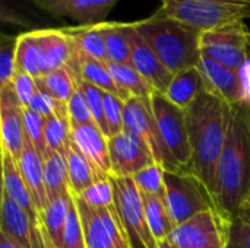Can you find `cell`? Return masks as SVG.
Returning a JSON list of instances; mask_svg holds the SVG:
<instances>
[{
	"label": "cell",
	"instance_id": "6da1fadb",
	"mask_svg": "<svg viewBox=\"0 0 250 248\" xmlns=\"http://www.w3.org/2000/svg\"><path fill=\"white\" fill-rule=\"evenodd\" d=\"M217 178V210L233 221L250 202V96L230 105Z\"/></svg>",
	"mask_w": 250,
	"mask_h": 248
},
{
	"label": "cell",
	"instance_id": "7a4b0ae2",
	"mask_svg": "<svg viewBox=\"0 0 250 248\" xmlns=\"http://www.w3.org/2000/svg\"><path fill=\"white\" fill-rule=\"evenodd\" d=\"M229 113L230 105L208 89L186 108V126L192 149L190 174L202 181L214 203L217 197L218 164L227 134Z\"/></svg>",
	"mask_w": 250,
	"mask_h": 248
},
{
	"label": "cell",
	"instance_id": "3957f363",
	"mask_svg": "<svg viewBox=\"0 0 250 248\" xmlns=\"http://www.w3.org/2000/svg\"><path fill=\"white\" fill-rule=\"evenodd\" d=\"M135 28L173 75L199 64L202 57L199 31L161 10L146 19L136 20Z\"/></svg>",
	"mask_w": 250,
	"mask_h": 248
},
{
	"label": "cell",
	"instance_id": "277c9868",
	"mask_svg": "<svg viewBox=\"0 0 250 248\" xmlns=\"http://www.w3.org/2000/svg\"><path fill=\"white\" fill-rule=\"evenodd\" d=\"M158 10L201 34L229 22L250 19V6L212 0H161Z\"/></svg>",
	"mask_w": 250,
	"mask_h": 248
},
{
	"label": "cell",
	"instance_id": "5b68a950",
	"mask_svg": "<svg viewBox=\"0 0 250 248\" xmlns=\"http://www.w3.org/2000/svg\"><path fill=\"white\" fill-rule=\"evenodd\" d=\"M166 205L174 225H180L201 212L217 209L202 181L186 171H164Z\"/></svg>",
	"mask_w": 250,
	"mask_h": 248
},
{
	"label": "cell",
	"instance_id": "8992f818",
	"mask_svg": "<svg viewBox=\"0 0 250 248\" xmlns=\"http://www.w3.org/2000/svg\"><path fill=\"white\" fill-rule=\"evenodd\" d=\"M201 51L217 63L242 72L250 60V31L245 20H234L201 34Z\"/></svg>",
	"mask_w": 250,
	"mask_h": 248
},
{
	"label": "cell",
	"instance_id": "52a82bcc",
	"mask_svg": "<svg viewBox=\"0 0 250 248\" xmlns=\"http://www.w3.org/2000/svg\"><path fill=\"white\" fill-rule=\"evenodd\" d=\"M123 132H127L142 140L151 151L155 164L164 168V171L180 172L182 167L177 164L171 152L168 151L161 132L158 129L151 99L129 98L125 101V126ZM188 172V171H186Z\"/></svg>",
	"mask_w": 250,
	"mask_h": 248
},
{
	"label": "cell",
	"instance_id": "ba28073f",
	"mask_svg": "<svg viewBox=\"0 0 250 248\" xmlns=\"http://www.w3.org/2000/svg\"><path fill=\"white\" fill-rule=\"evenodd\" d=\"M73 197L81 216L86 248H133L114 205L97 208L78 196Z\"/></svg>",
	"mask_w": 250,
	"mask_h": 248
},
{
	"label": "cell",
	"instance_id": "9c48e42d",
	"mask_svg": "<svg viewBox=\"0 0 250 248\" xmlns=\"http://www.w3.org/2000/svg\"><path fill=\"white\" fill-rule=\"evenodd\" d=\"M114 206L127 231L133 248H158V243L148 227L145 205L133 177H110Z\"/></svg>",
	"mask_w": 250,
	"mask_h": 248
},
{
	"label": "cell",
	"instance_id": "30bf717a",
	"mask_svg": "<svg viewBox=\"0 0 250 248\" xmlns=\"http://www.w3.org/2000/svg\"><path fill=\"white\" fill-rule=\"evenodd\" d=\"M230 222L209 209L174 227L167 241L176 248H226Z\"/></svg>",
	"mask_w": 250,
	"mask_h": 248
},
{
	"label": "cell",
	"instance_id": "8fae6325",
	"mask_svg": "<svg viewBox=\"0 0 250 248\" xmlns=\"http://www.w3.org/2000/svg\"><path fill=\"white\" fill-rule=\"evenodd\" d=\"M154 115L161 136L183 171L190 172L192 149L186 126V110L177 107L164 94L155 92L151 98Z\"/></svg>",
	"mask_w": 250,
	"mask_h": 248
},
{
	"label": "cell",
	"instance_id": "7c38bea8",
	"mask_svg": "<svg viewBox=\"0 0 250 248\" xmlns=\"http://www.w3.org/2000/svg\"><path fill=\"white\" fill-rule=\"evenodd\" d=\"M108 151L111 161L110 177H135L144 168L155 164L148 146L127 132L111 136L108 139Z\"/></svg>",
	"mask_w": 250,
	"mask_h": 248
},
{
	"label": "cell",
	"instance_id": "4fadbf2b",
	"mask_svg": "<svg viewBox=\"0 0 250 248\" xmlns=\"http://www.w3.org/2000/svg\"><path fill=\"white\" fill-rule=\"evenodd\" d=\"M23 107L21 105L12 83L0 88V133L1 151L9 152L18 162L26 140Z\"/></svg>",
	"mask_w": 250,
	"mask_h": 248
},
{
	"label": "cell",
	"instance_id": "5bb4252c",
	"mask_svg": "<svg viewBox=\"0 0 250 248\" xmlns=\"http://www.w3.org/2000/svg\"><path fill=\"white\" fill-rule=\"evenodd\" d=\"M37 7L56 19L67 18L79 25L105 22L111 9L120 0H32Z\"/></svg>",
	"mask_w": 250,
	"mask_h": 248
},
{
	"label": "cell",
	"instance_id": "9a60e30c",
	"mask_svg": "<svg viewBox=\"0 0 250 248\" xmlns=\"http://www.w3.org/2000/svg\"><path fill=\"white\" fill-rule=\"evenodd\" d=\"M198 67L204 76L207 89L220 96L229 105L239 104L250 96L240 72L229 69L204 54L199 60Z\"/></svg>",
	"mask_w": 250,
	"mask_h": 248
},
{
	"label": "cell",
	"instance_id": "2e32d148",
	"mask_svg": "<svg viewBox=\"0 0 250 248\" xmlns=\"http://www.w3.org/2000/svg\"><path fill=\"white\" fill-rule=\"evenodd\" d=\"M130 64L142 75V77L152 86L155 92L164 94L174 75L161 63L154 50L139 35L135 28V22H132L130 29Z\"/></svg>",
	"mask_w": 250,
	"mask_h": 248
},
{
	"label": "cell",
	"instance_id": "e0dca14e",
	"mask_svg": "<svg viewBox=\"0 0 250 248\" xmlns=\"http://www.w3.org/2000/svg\"><path fill=\"white\" fill-rule=\"evenodd\" d=\"M72 142L83 153V156L88 159L100 178H110L111 161L108 151V137L95 123L72 127Z\"/></svg>",
	"mask_w": 250,
	"mask_h": 248
},
{
	"label": "cell",
	"instance_id": "ac0fdd59",
	"mask_svg": "<svg viewBox=\"0 0 250 248\" xmlns=\"http://www.w3.org/2000/svg\"><path fill=\"white\" fill-rule=\"evenodd\" d=\"M18 167L23 181L34 199L37 210L41 213L48 206V196L44 183V156L26 137L22 153L18 159Z\"/></svg>",
	"mask_w": 250,
	"mask_h": 248
},
{
	"label": "cell",
	"instance_id": "d6986e66",
	"mask_svg": "<svg viewBox=\"0 0 250 248\" xmlns=\"http://www.w3.org/2000/svg\"><path fill=\"white\" fill-rule=\"evenodd\" d=\"M75 45V44H73ZM75 73L85 82L100 88L101 91L107 92V94H113L116 96H119L123 101H127L130 96L116 83L108 64L104 61H100L97 58H92L83 53H81L76 47H75V54L73 58L69 64Z\"/></svg>",
	"mask_w": 250,
	"mask_h": 248
},
{
	"label": "cell",
	"instance_id": "ffe728a7",
	"mask_svg": "<svg viewBox=\"0 0 250 248\" xmlns=\"http://www.w3.org/2000/svg\"><path fill=\"white\" fill-rule=\"evenodd\" d=\"M1 181H3L1 190L28 213L31 224L32 225L40 224V212L37 210L34 199L28 190V186L22 178L18 162L6 151H1Z\"/></svg>",
	"mask_w": 250,
	"mask_h": 248
},
{
	"label": "cell",
	"instance_id": "44dd1931",
	"mask_svg": "<svg viewBox=\"0 0 250 248\" xmlns=\"http://www.w3.org/2000/svg\"><path fill=\"white\" fill-rule=\"evenodd\" d=\"M35 34L44 54L45 75L70 64L75 45L64 29H37Z\"/></svg>",
	"mask_w": 250,
	"mask_h": 248
},
{
	"label": "cell",
	"instance_id": "7402d4cb",
	"mask_svg": "<svg viewBox=\"0 0 250 248\" xmlns=\"http://www.w3.org/2000/svg\"><path fill=\"white\" fill-rule=\"evenodd\" d=\"M31 227L28 213L1 190L0 232L18 241L23 248H31Z\"/></svg>",
	"mask_w": 250,
	"mask_h": 248
},
{
	"label": "cell",
	"instance_id": "603a6c76",
	"mask_svg": "<svg viewBox=\"0 0 250 248\" xmlns=\"http://www.w3.org/2000/svg\"><path fill=\"white\" fill-rule=\"evenodd\" d=\"M204 91H207V85L199 67L196 66L176 73L164 95L173 104L186 110Z\"/></svg>",
	"mask_w": 250,
	"mask_h": 248
},
{
	"label": "cell",
	"instance_id": "cb8c5ba5",
	"mask_svg": "<svg viewBox=\"0 0 250 248\" xmlns=\"http://www.w3.org/2000/svg\"><path fill=\"white\" fill-rule=\"evenodd\" d=\"M64 158L67 164L70 193L73 196H82L91 186H94L98 181H103V178H100V175L91 167L88 159L83 156V153L78 149V146L72 140H70V146L66 151Z\"/></svg>",
	"mask_w": 250,
	"mask_h": 248
},
{
	"label": "cell",
	"instance_id": "d4e9b609",
	"mask_svg": "<svg viewBox=\"0 0 250 248\" xmlns=\"http://www.w3.org/2000/svg\"><path fill=\"white\" fill-rule=\"evenodd\" d=\"M103 37L107 50L108 63L130 64V29L132 23L123 22H101Z\"/></svg>",
	"mask_w": 250,
	"mask_h": 248
},
{
	"label": "cell",
	"instance_id": "484cf974",
	"mask_svg": "<svg viewBox=\"0 0 250 248\" xmlns=\"http://www.w3.org/2000/svg\"><path fill=\"white\" fill-rule=\"evenodd\" d=\"M16 69L38 79L45 75L44 54L35 31L22 32L18 35L16 44Z\"/></svg>",
	"mask_w": 250,
	"mask_h": 248
},
{
	"label": "cell",
	"instance_id": "4316f807",
	"mask_svg": "<svg viewBox=\"0 0 250 248\" xmlns=\"http://www.w3.org/2000/svg\"><path fill=\"white\" fill-rule=\"evenodd\" d=\"M44 133L48 152L66 155L72 140V124L66 104H62L50 117L45 118Z\"/></svg>",
	"mask_w": 250,
	"mask_h": 248
},
{
	"label": "cell",
	"instance_id": "83f0119b",
	"mask_svg": "<svg viewBox=\"0 0 250 248\" xmlns=\"http://www.w3.org/2000/svg\"><path fill=\"white\" fill-rule=\"evenodd\" d=\"M63 29L72 38L75 47L81 53L92 58H97L100 61L108 63L101 22L92 23V25H79L75 28H63Z\"/></svg>",
	"mask_w": 250,
	"mask_h": 248
},
{
	"label": "cell",
	"instance_id": "f1b7e54d",
	"mask_svg": "<svg viewBox=\"0 0 250 248\" xmlns=\"http://www.w3.org/2000/svg\"><path fill=\"white\" fill-rule=\"evenodd\" d=\"M44 183L48 196V203L70 193L67 164L64 155L51 152L44 158Z\"/></svg>",
	"mask_w": 250,
	"mask_h": 248
},
{
	"label": "cell",
	"instance_id": "f546056e",
	"mask_svg": "<svg viewBox=\"0 0 250 248\" xmlns=\"http://www.w3.org/2000/svg\"><path fill=\"white\" fill-rule=\"evenodd\" d=\"M72 202V193L50 202L48 206L40 213V225L48 234L50 240L57 248H63L64 228L69 213V206Z\"/></svg>",
	"mask_w": 250,
	"mask_h": 248
},
{
	"label": "cell",
	"instance_id": "4dcf8cb0",
	"mask_svg": "<svg viewBox=\"0 0 250 248\" xmlns=\"http://www.w3.org/2000/svg\"><path fill=\"white\" fill-rule=\"evenodd\" d=\"M38 89L53 96L56 101L67 104L78 86V75L70 66L53 70L37 79Z\"/></svg>",
	"mask_w": 250,
	"mask_h": 248
},
{
	"label": "cell",
	"instance_id": "1f68e13d",
	"mask_svg": "<svg viewBox=\"0 0 250 248\" xmlns=\"http://www.w3.org/2000/svg\"><path fill=\"white\" fill-rule=\"evenodd\" d=\"M141 194L144 199L146 221H148V227L151 229L152 237L155 238L157 243L166 241L176 227L167 209L166 200L155 194H148L142 191Z\"/></svg>",
	"mask_w": 250,
	"mask_h": 248
},
{
	"label": "cell",
	"instance_id": "d6a6232c",
	"mask_svg": "<svg viewBox=\"0 0 250 248\" xmlns=\"http://www.w3.org/2000/svg\"><path fill=\"white\" fill-rule=\"evenodd\" d=\"M108 69L116 80V83L132 98L151 99L155 91L152 86L142 77V75L132 64H119V63H107Z\"/></svg>",
	"mask_w": 250,
	"mask_h": 248
},
{
	"label": "cell",
	"instance_id": "836d02e7",
	"mask_svg": "<svg viewBox=\"0 0 250 248\" xmlns=\"http://www.w3.org/2000/svg\"><path fill=\"white\" fill-rule=\"evenodd\" d=\"M138 189L142 193L155 194L166 200V186H164V168L158 164H152L133 177Z\"/></svg>",
	"mask_w": 250,
	"mask_h": 248
},
{
	"label": "cell",
	"instance_id": "e575fe53",
	"mask_svg": "<svg viewBox=\"0 0 250 248\" xmlns=\"http://www.w3.org/2000/svg\"><path fill=\"white\" fill-rule=\"evenodd\" d=\"M16 44L18 37L1 35L0 44V88L9 85L16 75Z\"/></svg>",
	"mask_w": 250,
	"mask_h": 248
},
{
	"label": "cell",
	"instance_id": "d590c367",
	"mask_svg": "<svg viewBox=\"0 0 250 248\" xmlns=\"http://www.w3.org/2000/svg\"><path fill=\"white\" fill-rule=\"evenodd\" d=\"M78 85L82 89V92H83V95H85V98L88 101V107L91 110L94 123L108 137V127H107V121H105V117H104V102H103L104 91H101L100 88L82 80L79 76H78Z\"/></svg>",
	"mask_w": 250,
	"mask_h": 248
},
{
	"label": "cell",
	"instance_id": "8d00e7d4",
	"mask_svg": "<svg viewBox=\"0 0 250 248\" xmlns=\"http://www.w3.org/2000/svg\"><path fill=\"white\" fill-rule=\"evenodd\" d=\"M104 117L108 127V139L123 132L125 126V101L113 94L104 92Z\"/></svg>",
	"mask_w": 250,
	"mask_h": 248
},
{
	"label": "cell",
	"instance_id": "74e56055",
	"mask_svg": "<svg viewBox=\"0 0 250 248\" xmlns=\"http://www.w3.org/2000/svg\"><path fill=\"white\" fill-rule=\"evenodd\" d=\"M63 248H86L85 234H83L81 216H79L73 194H72V202L69 206V213H67V221H66V228H64Z\"/></svg>",
	"mask_w": 250,
	"mask_h": 248
},
{
	"label": "cell",
	"instance_id": "f35d334b",
	"mask_svg": "<svg viewBox=\"0 0 250 248\" xmlns=\"http://www.w3.org/2000/svg\"><path fill=\"white\" fill-rule=\"evenodd\" d=\"M23 117H25V130H26V137L31 140V143L38 149V152L45 158L50 152L47 148L45 142V117L25 108L23 110Z\"/></svg>",
	"mask_w": 250,
	"mask_h": 248
},
{
	"label": "cell",
	"instance_id": "ab89813d",
	"mask_svg": "<svg viewBox=\"0 0 250 248\" xmlns=\"http://www.w3.org/2000/svg\"><path fill=\"white\" fill-rule=\"evenodd\" d=\"M66 105H67V113H69V118H70L72 127L94 123L91 110L88 107V101H86L82 89L79 88V85L76 86L72 98L69 99V102Z\"/></svg>",
	"mask_w": 250,
	"mask_h": 248
},
{
	"label": "cell",
	"instance_id": "60d3db41",
	"mask_svg": "<svg viewBox=\"0 0 250 248\" xmlns=\"http://www.w3.org/2000/svg\"><path fill=\"white\" fill-rule=\"evenodd\" d=\"M83 199L88 205L91 206H111L114 205V194H113V187L108 180H103L91 186L82 196H78Z\"/></svg>",
	"mask_w": 250,
	"mask_h": 248
},
{
	"label": "cell",
	"instance_id": "b9f144b4",
	"mask_svg": "<svg viewBox=\"0 0 250 248\" xmlns=\"http://www.w3.org/2000/svg\"><path fill=\"white\" fill-rule=\"evenodd\" d=\"M10 83L13 86V91H15V94H16L21 105L23 108H26L29 105L31 99L34 98V95L38 92L37 79L32 77L28 73H23V72H19L18 70Z\"/></svg>",
	"mask_w": 250,
	"mask_h": 248
},
{
	"label": "cell",
	"instance_id": "7bdbcfd3",
	"mask_svg": "<svg viewBox=\"0 0 250 248\" xmlns=\"http://www.w3.org/2000/svg\"><path fill=\"white\" fill-rule=\"evenodd\" d=\"M226 248H250V225L240 219H233L229 227Z\"/></svg>",
	"mask_w": 250,
	"mask_h": 248
},
{
	"label": "cell",
	"instance_id": "ee69618b",
	"mask_svg": "<svg viewBox=\"0 0 250 248\" xmlns=\"http://www.w3.org/2000/svg\"><path fill=\"white\" fill-rule=\"evenodd\" d=\"M62 104H63V102L56 101L53 96H50L48 94H45V92H42V91L38 89V92L34 95V98L31 99V102H29V105H28L26 108L47 118V117H50Z\"/></svg>",
	"mask_w": 250,
	"mask_h": 248
},
{
	"label": "cell",
	"instance_id": "f6af8a7d",
	"mask_svg": "<svg viewBox=\"0 0 250 248\" xmlns=\"http://www.w3.org/2000/svg\"><path fill=\"white\" fill-rule=\"evenodd\" d=\"M31 248H57L50 240L44 228L37 224L31 227Z\"/></svg>",
	"mask_w": 250,
	"mask_h": 248
},
{
	"label": "cell",
	"instance_id": "bcb514c9",
	"mask_svg": "<svg viewBox=\"0 0 250 248\" xmlns=\"http://www.w3.org/2000/svg\"><path fill=\"white\" fill-rule=\"evenodd\" d=\"M0 248H23L18 241L10 238L9 235L0 232Z\"/></svg>",
	"mask_w": 250,
	"mask_h": 248
},
{
	"label": "cell",
	"instance_id": "7dc6e473",
	"mask_svg": "<svg viewBox=\"0 0 250 248\" xmlns=\"http://www.w3.org/2000/svg\"><path fill=\"white\" fill-rule=\"evenodd\" d=\"M236 219H240V221H243L245 224H249L250 225V202L242 206V209L239 210Z\"/></svg>",
	"mask_w": 250,
	"mask_h": 248
},
{
	"label": "cell",
	"instance_id": "c3c4849f",
	"mask_svg": "<svg viewBox=\"0 0 250 248\" xmlns=\"http://www.w3.org/2000/svg\"><path fill=\"white\" fill-rule=\"evenodd\" d=\"M218 3H227V4H239V6H250V0H212Z\"/></svg>",
	"mask_w": 250,
	"mask_h": 248
},
{
	"label": "cell",
	"instance_id": "681fc988",
	"mask_svg": "<svg viewBox=\"0 0 250 248\" xmlns=\"http://www.w3.org/2000/svg\"><path fill=\"white\" fill-rule=\"evenodd\" d=\"M158 248H176V247H173L167 240L166 241H161V243H158Z\"/></svg>",
	"mask_w": 250,
	"mask_h": 248
}]
</instances>
